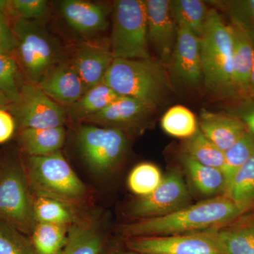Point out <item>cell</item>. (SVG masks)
Masks as SVG:
<instances>
[{
	"label": "cell",
	"mask_w": 254,
	"mask_h": 254,
	"mask_svg": "<svg viewBox=\"0 0 254 254\" xmlns=\"http://www.w3.org/2000/svg\"><path fill=\"white\" fill-rule=\"evenodd\" d=\"M18 56L33 83H38L55 65L57 48L43 28L34 21L17 18L12 26Z\"/></svg>",
	"instance_id": "cell-8"
},
{
	"label": "cell",
	"mask_w": 254,
	"mask_h": 254,
	"mask_svg": "<svg viewBox=\"0 0 254 254\" xmlns=\"http://www.w3.org/2000/svg\"><path fill=\"white\" fill-rule=\"evenodd\" d=\"M16 47V42L12 28L6 22L4 16H0V48L6 53L12 51Z\"/></svg>",
	"instance_id": "cell-39"
},
{
	"label": "cell",
	"mask_w": 254,
	"mask_h": 254,
	"mask_svg": "<svg viewBox=\"0 0 254 254\" xmlns=\"http://www.w3.org/2000/svg\"><path fill=\"white\" fill-rule=\"evenodd\" d=\"M161 127L170 136L185 140L193 136L199 129L194 114L182 105L172 107L164 114Z\"/></svg>",
	"instance_id": "cell-29"
},
{
	"label": "cell",
	"mask_w": 254,
	"mask_h": 254,
	"mask_svg": "<svg viewBox=\"0 0 254 254\" xmlns=\"http://www.w3.org/2000/svg\"><path fill=\"white\" fill-rule=\"evenodd\" d=\"M233 41L232 82L235 98L250 95V77L254 63V46L246 33L230 25Z\"/></svg>",
	"instance_id": "cell-20"
},
{
	"label": "cell",
	"mask_w": 254,
	"mask_h": 254,
	"mask_svg": "<svg viewBox=\"0 0 254 254\" xmlns=\"http://www.w3.org/2000/svg\"><path fill=\"white\" fill-rule=\"evenodd\" d=\"M0 254H37L30 237L0 222Z\"/></svg>",
	"instance_id": "cell-34"
},
{
	"label": "cell",
	"mask_w": 254,
	"mask_h": 254,
	"mask_svg": "<svg viewBox=\"0 0 254 254\" xmlns=\"http://www.w3.org/2000/svg\"><path fill=\"white\" fill-rule=\"evenodd\" d=\"M76 141L83 161L98 175L113 171L123 158L127 147L123 130L93 125L78 127Z\"/></svg>",
	"instance_id": "cell-7"
},
{
	"label": "cell",
	"mask_w": 254,
	"mask_h": 254,
	"mask_svg": "<svg viewBox=\"0 0 254 254\" xmlns=\"http://www.w3.org/2000/svg\"><path fill=\"white\" fill-rule=\"evenodd\" d=\"M250 95H254V63L250 77Z\"/></svg>",
	"instance_id": "cell-42"
},
{
	"label": "cell",
	"mask_w": 254,
	"mask_h": 254,
	"mask_svg": "<svg viewBox=\"0 0 254 254\" xmlns=\"http://www.w3.org/2000/svg\"><path fill=\"white\" fill-rule=\"evenodd\" d=\"M227 113L240 120L247 130L254 135V95L235 98Z\"/></svg>",
	"instance_id": "cell-37"
},
{
	"label": "cell",
	"mask_w": 254,
	"mask_h": 254,
	"mask_svg": "<svg viewBox=\"0 0 254 254\" xmlns=\"http://www.w3.org/2000/svg\"><path fill=\"white\" fill-rule=\"evenodd\" d=\"M60 9L68 26L81 34H95L108 26L106 9L97 3L64 0L60 3Z\"/></svg>",
	"instance_id": "cell-16"
},
{
	"label": "cell",
	"mask_w": 254,
	"mask_h": 254,
	"mask_svg": "<svg viewBox=\"0 0 254 254\" xmlns=\"http://www.w3.org/2000/svg\"><path fill=\"white\" fill-rule=\"evenodd\" d=\"M182 153L205 166L221 170L223 167L224 152L215 146L200 129L185 140L182 145Z\"/></svg>",
	"instance_id": "cell-28"
},
{
	"label": "cell",
	"mask_w": 254,
	"mask_h": 254,
	"mask_svg": "<svg viewBox=\"0 0 254 254\" xmlns=\"http://www.w3.org/2000/svg\"><path fill=\"white\" fill-rule=\"evenodd\" d=\"M254 153V135L248 130L224 152L222 171L226 180V190L235 174Z\"/></svg>",
	"instance_id": "cell-30"
},
{
	"label": "cell",
	"mask_w": 254,
	"mask_h": 254,
	"mask_svg": "<svg viewBox=\"0 0 254 254\" xmlns=\"http://www.w3.org/2000/svg\"><path fill=\"white\" fill-rule=\"evenodd\" d=\"M110 50L114 59H151L145 1H115Z\"/></svg>",
	"instance_id": "cell-5"
},
{
	"label": "cell",
	"mask_w": 254,
	"mask_h": 254,
	"mask_svg": "<svg viewBox=\"0 0 254 254\" xmlns=\"http://www.w3.org/2000/svg\"><path fill=\"white\" fill-rule=\"evenodd\" d=\"M0 222L31 236L37 222L26 170L19 162L0 166Z\"/></svg>",
	"instance_id": "cell-6"
},
{
	"label": "cell",
	"mask_w": 254,
	"mask_h": 254,
	"mask_svg": "<svg viewBox=\"0 0 254 254\" xmlns=\"http://www.w3.org/2000/svg\"><path fill=\"white\" fill-rule=\"evenodd\" d=\"M11 101L2 92L0 91V108H4L6 105L11 104Z\"/></svg>",
	"instance_id": "cell-40"
},
{
	"label": "cell",
	"mask_w": 254,
	"mask_h": 254,
	"mask_svg": "<svg viewBox=\"0 0 254 254\" xmlns=\"http://www.w3.org/2000/svg\"><path fill=\"white\" fill-rule=\"evenodd\" d=\"M181 162L190 182L199 193L209 196L225 195L226 180L221 170L202 165L184 153Z\"/></svg>",
	"instance_id": "cell-22"
},
{
	"label": "cell",
	"mask_w": 254,
	"mask_h": 254,
	"mask_svg": "<svg viewBox=\"0 0 254 254\" xmlns=\"http://www.w3.org/2000/svg\"><path fill=\"white\" fill-rule=\"evenodd\" d=\"M25 170L35 196L49 197L72 205L86 195L84 183L60 151L46 156H28Z\"/></svg>",
	"instance_id": "cell-4"
},
{
	"label": "cell",
	"mask_w": 254,
	"mask_h": 254,
	"mask_svg": "<svg viewBox=\"0 0 254 254\" xmlns=\"http://www.w3.org/2000/svg\"><path fill=\"white\" fill-rule=\"evenodd\" d=\"M127 247L139 254H225L217 237L210 230L166 235L132 237Z\"/></svg>",
	"instance_id": "cell-10"
},
{
	"label": "cell",
	"mask_w": 254,
	"mask_h": 254,
	"mask_svg": "<svg viewBox=\"0 0 254 254\" xmlns=\"http://www.w3.org/2000/svg\"><path fill=\"white\" fill-rule=\"evenodd\" d=\"M215 2L225 10L232 24L246 33L254 46V0H228Z\"/></svg>",
	"instance_id": "cell-32"
},
{
	"label": "cell",
	"mask_w": 254,
	"mask_h": 254,
	"mask_svg": "<svg viewBox=\"0 0 254 254\" xmlns=\"http://www.w3.org/2000/svg\"><path fill=\"white\" fill-rule=\"evenodd\" d=\"M122 95L102 83L90 88L72 105L68 106L66 116L74 122H85L103 111Z\"/></svg>",
	"instance_id": "cell-23"
},
{
	"label": "cell",
	"mask_w": 254,
	"mask_h": 254,
	"mask_svg": "<svg viewBox=\"0 0 254 254\" xmlns=\"http://www.w3.org/2000/svg\"><path fill=\"white\" fill-rule=\"evenodd\" d=\"M70 226L37 223L30 239L37 254H60L67 242Z\"/></svg>",
	"instance_id": "cell-27"
},
{
	"label": "cell",
	"mask_w": 254,
	"mask_h": 254,
	"mask_svg": "<svg viewBox=\"0 0 254 254\" xmlns=\"http://www.w3.org/2000/svg\"><path fill=\"white\" fill-rule=\"evenodd\" d=\"M148 42L153 46L162 64L170 63L177 36L176 23L169 0H147Z\"/></svg>",
	"instance_id": "cell-12"
},
{
	"label": "cell",
	"mask_w": 254,
	"mask_h": 254,
	"mask_svg": "<svg viewBox=\"0 0 254 254\" xmlns=\"http://www.w3.org/2000/svg\"><path fill=\"white\" fill-rule=\"evenodd\" d=\"M203 82L215 94L235 97L232 82L233 41L230 25H227L216 9H209L203 35L200 38Z\"/></svg>",
	"instance_id": "cell-2"
},
{
	"label": "cell",
	"mask_w": 254,
	"mask_h": 254,
	"mask_svg": "<svg viewBox=\"0 0 254 254\" xmlns=\"http://www.w3.org/2000/svg\"><path fill=\"white\" fill-rule=\"evenodd\" d=\"M225 195L236 201L254 203V153L235 174Z\"/></svg>",
	"instance_id": "cell-33"
},
{
	"label": "cell",
	"mask_w": 254,
	"mask_h": 254,
	"mask_svg": "<svg viewBox=\"0 0 254 254\" xmlns=\"http://www.w3.org/2000/svg\"><path fill=\"white\" fill-rule=\"evenodd\" d=\"M198 127L205 137L223 152L247 131L245 124L230 114L213 113L205 110L200 113Z\"/></svg>",
	"instance_id": "cell-18"
},
{
	"label": "cell",
	"mask_w": 254,
	"mask_h": 254,
	"mask_svg": "<svg viewBox=\"0 0 254 254\" xmlns=\"http://www.w3.org/2000/svg\"><path fill=\"white\" fill-rule=\"evenodd\" d=\"M170 4L177 28L186 29L200 38L209 12L205 3L200 0H173Z\"/></svg>",
	"instance_id": "cell-25"
},
{
	"label": "cell",
	"mask_w": 254,
	"mask_h": 254,
	"mask_svg": "<svg viewBox=\"0 0 254 254\" xmlns=\"http://www.w3.org/2000/svg\"><path fill=\"white\" fill-rule=\"evenodd\" d=\"M136 254L135 253H121V254Z\"/></svg>",
	"instance_id": "cell-44"
},
{
	"label": "cell",
	"mask_w": 254,
	"mask_h": 254,
	"mask_svg": "<svg viewBox=\"0 0 254 254\" xmlns=\"http://www.w3.org/2000/svg\"><path fill=\"white\" fill-rule=\"evenodd\" d=\"M113 60L111 50L105 46L84 44L78 48L72 64L86 91L103 83Z\"/></svg>",
	"instance_id": "cell-17"
},
{
	"label": "cell",
	"mask_w": 254,
	"mask_h": 254,
	"mask_svg": "<svg viewBox=\"0 0 254 254\" xmlns=\"http://www.w3.org/2000/svg\"><path fill=\"white\" fill-rule=\"evenodd\" d=\"M154 107L131 97L120 96L103 111L86 120V123L121 129L146 118Z\"/></svg>",
	"instance_id": "cell-15"
},
{
	"label": "cell",
	"mask_w": 254,
	"mask_h": 254,
	"mask_svg": "<svg viewBox=\"0 0 254 254\" xmlns=\"http://www.w3.org/2000/svg\"><path fill=\"white\" fill-rule=\"evenodd\" d=\"M9 8L17 18L38 19L45 16L48 11V1L45 0H13L9 1Z\"/></svg>",
	"instance_id": "cell-36"
},
{
	"label": "cell",
	"mask_w": 254,
	"mask_h": 254,
	"mask_svg": "<svg viewBox=\"0 0 254 254\" xmlns=\"http://www.w3.org/2000/svg\"><path fill=\"white\" fill-rule=\"evenodd\" d=\"M190 197L180 170H174L150 194L138 198L130 208V214L139 220L158 218L175 213L190 205Z\"/></svg>",
	"instance_id": "cell-11"
},
{
	"label": "cell",
	"mask_w": 254,
	"mask_h": 254,
	"mask_svg": "<svg viewBox=\"0 0 254 254\" xmlns=\"http://www.w3.org/2000/svg\"><path fill=\"white\" fill-rule=\"evenodd\" d=\"M37 84L60 105H72L86 92L72 63L54 65Z\"/></svg>",
	"instance_id": "cell-14"
},
{
	"label": "cell",
	"mask_w": 254,
	"mask_h": 254,
	"mask_svg": "<svg viewBox=\"0 0 254 254\" xmlns=\"http://www.w3.org/2000/svg\"><path fill=\"white\" fill-rule=\"evenodd\" d=\"M253 209L252 202L236 201L225 195H218L165 216L125 224L120 231L129 238L195 233L226 225Z\"/></svg>",
	"instance_id": "cell-1"
},
{
	"label": "cell",
	"mask_w": 254,
	"mask_h": 254,
	"mask_svg": "<svg viewBox=\"0 0 254 254\" xmlns=\"http://www.w3.org/2000/svg\"><path fill=\"white\" fill-rule=\"evenodd\" d=\"M158 166L151 163H141L136 165L127 178V185L133 194L138 198L153 193L163 180Z\"/></svg>",
	"instance_id": "cell-31"
},
{
	"label": "cell",
	"mask_w": 254,
	"mask_h": 254,
	"mask_svg": "<svg viewBox=\"0 0 254 254\" xmlns=\"http://www.w3.org/2000/svg\"><path fill=\"white\" fill-rule=\"evenodd\" d=\"M175 82L195 86L203 81L200 38L182 28H177L176 43L170 62Z\"/></svg>",
	"instance_id": "cell-13"
},
{
	"label": "cell",
	"mask_w": 254,
	"mask_h": 254,
	"mask_svg": "<svg viewBox=\"0 0 254 254\" xmlns=\"http://www.w3.org/2000/svg\"><path fill=\"white\" fill-rule=\"evenodd\" d=\"M64 127L46 128H23L19 143L28 156H46L59 152L65 141Z\"/></svg>",
	"instance_id": "cell-21"
},
{
	"label": "cell",
	"mask_w": 254,
	"mask_h": 254,
	"mask_svg": "<svg viewBox=\"0 0 254 254\" xmlns=\"http://www.w3.org/2000/svg\"><path fill=\"white\" fill-rule=\"evenodd\" d=\"M17 65L8 53L0 55V91L14 103L19 97L20 90L16 82Z\"/></svg>",
	"instance_id": "cell-35"
},
{
	"label": "cell",
	"mask_w": 254,
	"mask_h": 254,
	"mask_svg": "<svg viewBox=\"0 0 254 254\" xmlns=\"http://www.w3.org/2000/svg\"><path fill=\"white\" fill-rule=\"evenodd\" d=\"M9 1L0 0V16H4V11L9 9Z\"/></svg>",
	"instance_id": "cell-41"
},
{
	"label": "cell",
	"mask_w": 254,
	"mask_h": 254,
	"mask_svg": "<svg viewBox=\"0 0 254 254\" xmlns=\"http://www.w3.org/2000/svg\"><path fill=\"white\" fill-rule=\"evenodd\" d=\"M103 240L95 224L75 222L68 229V239L60 254H101Z\"/></svg>",
	"instance_id": "cell-24"
},
{
	"label": "cell",
	"mask_w": 254,
	"mask_h": 254,
	"mask_svg": "<svg viewBox=\"0 0 254 254\" xmlns=\"http://www.w3.org/2000/svg\"><path fill=\"white\" fill-rule=\"evenodd\" d=\"M16 120L12 114L0 108V144L6 143L14 135Z\"/></svg>",
	"instance_id": "cell-38"
},
{
	"label": "cell",
	"mask_w": 254,
	"mask_h": 254,
	"mask_svg": "<svg viewBox=\"0 0 254 254\" xmlns=\"http://www.w3.org/2000/svg\"><path fill=\"white\" fill-rule=\"evenodd\" d=\"M163 64L150 60L114 59L103 83L122 96L156 106L168 88Z\"/></svg>",
	"instance_id": "cell-3"
},
{
	"label": "cell",
	"mask_w": 254,
	"mask_h": 254,
	"mask_svg": "<svg viewBox=\"0 0 254 254\" xmlns=\"http://www.w3.org/2000/svg\"><path fill=\"white\" fill-rule=\"evenodd\" d=\"M225 254H254V209L222 226L210 229Z\"/></svg>",
	"instance_id": "cell-19"
},
{
	"label": "cell",
	"mask_w": 254,
	"mask_h": 254,
	"mask_svg": "<svg viewBox=\"0 0 254 254\" xmlns=\"http://www.w3.org/2000/svg\"><path fill=\"white\" fill-rule=\"evenodd\" d=\"M13 116L23 128L63 127L66 113L61 105L52 100L36 83H28L20 90L19 97L10 104Z\"/></svg>",
	"instance_id": "cell-9"
},
{
	"label": "cell",
	"mask_w": 254,
	"mask_h": 254,
	"mask_svg": "<svg viewBox=\"0 0 254 254\" xmlns=\"http://www.w3.org/2000/svg\"><path fill=\"white\" fill-rule=\"evenodd\" d=\"M33 210L37 223L71 226L78 221L72 205L49 197H33Z\"/></svg>",
	"instance_id": "cell-26"
},
{
	"label": "cell",
	"mask_w": 254,
	"mask_h": 254,
	"mask_svg": "<svg viewBox=\"0 0 254 254\" xmlns=\"http://www.w3.org/2000/svg\"><path fill=\"white\" fill-rule=\"evenodd\" d=\"M4 53H6V52L4 50H3L2 48H0V55L4 54Z\"/></svg>",
	"instance_id": "cell-43"
}]
</instances>
